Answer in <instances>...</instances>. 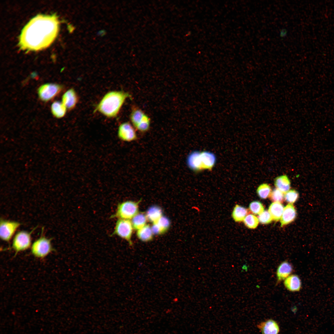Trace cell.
<instances>
[{"label":"cell","mask_w":334,"mask_h":334,"mask_svg":"<svg viewBox=\"0 0 334 334\" xmlns=\"http://www.w3.org/2000/svg\"><path fill=\"white\" fill-rule=\"evenodd\" d=\"M58 23L54 16L38 15L32 19L23 29L20 38L21 47L38 50L48 46L57 34Z\"/></svg>","instance_id":"6da1fadb"},{"label":"cell","mask_w":334,"mask_h":334,"mask_svg":"<svg viewBox=\"0 0 334 334\" xmlns=\"http://www.w3.org/2000/svg\"><path fill=\"white\" fill-rule=\"evenodd\" d=\"M130 94L123 91H111L106 93L96 106V110L106 117L112 118L118 115Z\"/></svg>","instance_id":"7a4b0ae2"},{"label":"cell","mask_w":334,"mask_h":334,"mask_svg":"<svg viewBox=\"0 0 334 334\" xmlns=\"http://www.w3.org/2000/svg\"><path fill=\"white\" fill-rule=\"evenodd\" d=\"M216 161L215 155L211 152L204 151H193L187 157L186 164L188 167L195 172L205 169H211Z\"/></svg>","instance_id":"3957f363"},{"label":"cell","mask_w":334,"mask_h":334,"mask_svg":"<svg viewBox=\"0 0 334 334\" xmlns=\"http://www.w3.org/2000/svg\"><path fill=\"white\" fill-rule=\"evenodd\" d=\"M52 239L41 235L32 244L31 251L32 255L35 257L43 259L54 251L51 243Z\"/></svg>","instance_id":"277c9868"},{"label":"cell","mask_w":334,"mask_h":334,"mask_svg":"<svg viewBox=\"0 0 334 334\" xmlns=\"http://www.w3.org/2000/svg\"><path fill=\"white\" fill-rule=\"evenodd\" d=\"M139 202L128 200L119 203L116 212L110 218L127 220L132 219L138 213Z\"/></svg>","instance_id":"5b68a950"},{"label":"cell","mask_w":334,"mask_h":334,"mask_svg":"<svg viewBox=\"0 0 334 334\" xmlns=\"http://www.w3.org/2000/svg\"><path fill=\"white\" fill-rule=\"evenodd\" d=\"M35 228L30 232L25 230L18 231L14 236L11 248L15 251V256L19 252L26 250L31 247V235Z\"/></svg>","instance_id":"8992f818"},{"label":"cell","mask_w":334,"mask_h":334,"mask_svg":"<svg viewBox=\"0 0 334 334\" xmlns=\"http://www.w3.org/2000/svg\"><path fill=\"white\" fill-rule=\"evenodd\" d=\"M133 229L131 222L129 220L119 219L116 222L111 236L117 235L125 240L130 245H132L131 238Z\"/></svg>","instance_id":"52a82bcc"},{"label":"cell","mask_w":334,"mask_h":334,"mask_svg":"<svg viewBox=\"0 0 334 334\" xmlns=\"http://www.w3.org/2000/svg\"><path fill=\"white\" fill-rule=\"evenodd\" d=\"M21 225L20 222L17 221L1 218L0 222L1 239L6 242H9Z\"/></svg>","instance_id":"ba28073f"},{"label":"cell","mask_w":334,"mask_h":334,"mask_svg":"<svg viewBox=\"0 0 334 334\" xmlns=\"http://www.w3.org/2000/svg\"><path fill=\"white\" fill-rule=\"evenodd\" d=\"M62 88V87L58 84H47L39 88L38 93L41 99L47 101L56 96L61 91Z\"/></svg>","instance_id":"9c48e42d"},{"label":"cell","mask_w":334,"mask_h":334,"mask_svg":"<svg viewBox=\"0 0 334 334\" xmlns=\"http://www.w3.org/2000/svg\"><path fill=\"white\" fill-rule=\"evenodd\" d=\"M117 134L120 139L126 142L135 141L138 138L135 129L128 122H124L119 125Z\"/></svg>","instance_id":"30bf717a"},{"label":"cell","mask_w":334,"mask_h":334,"mask_svg":"<svg viewBox=\"0 0 334 334\" xmlns=\"http://www.w3.org/2000/svg\"><path fill=\"white\" fill-rule=\"evenodd\" d=\"M257 327L262 334H278L280 331L277 323L272 319L260 323Z\"/></svg>","instance_id":"8fae6325"},{"label":"cell","mask_w":334,"mask_h":334,"mask_svg":"<svg viewBox=\"0 0 334 334\" xmlns=\"http://www.w3.org/2000/svg\"><path fill=\"white\" fill-rule=\"evenodd\" d=\"M297 216L296 211L292 204L289 203L284 208L280 219L281 226L288 225L295 219Z\"/></svg>","instance_id":"7c38bea8"},{"label":"cell","mask_w":334,"mask_h":334,"mask_svg":"<svg viewBox=\"0 0 334 334\" xmlns=\"http://www.w3.org/2000/svg\"><path fill=\"white\" fill-rule=\"evenodd\" d=\"M78 97L75 90L72 88L67 90L62 97V103L67 109H72L76 106L78 101Z\"/></svg>","instance_id":"4fadbf2b"},{"label":"cell","mask_w":334,"mask_h":334,"mask_svg":"<svg viewBox=\"0 0 334 334\" xmlns=\"http://www.w3.org/2000/svg\"><path fill=\"white\" fill-rule=\"evenodd\" d=\"M293 270L292 264L287 261L281 263L278 266L276 272L277 283L285 280L291 275Z\"/></svg>","instance_id":"5bb4252c"},{"label":"cell","mask_w":334,"mask_h":334,"mask_svg":"<svg viewBox=\"0 0 334 334\" xmlns=\"http://www.w3.org/2000/svg\"><path fill=\"white\" fill-rule=\"evenodd\" d=\"M284 284L286 289L292 292H298L302 288V282L297 275H290L285 280Z\"/></svg>","instance_id":"9a60e30c"},{"label":"cell","mask_w":334,"mask_h":334,"mask_svg":"<svg viewBox=\"0 0 334 334\" xmlns=\"http://www.w3.org/2000/svg\"><path fill=\"white\" fill-rule=\"evenodd\" d=\"M274 184L276 188L284 194L289 191L290 188V182L288 177L285 175L278 176L274 180Z\"/></svg>","instance_id":"2e32d148"},{"label":"cell","mask_w":334,"mask_h":334,"mask_svg":"<svg viewBox=\"0 0 334 334\" xmlns=\"http://www.w3.org/2000/svg\"><path fill=\"white\" fill-rule=\"evenodd\" d=\"M284 209V206L281 203L275 202L270 204L268 211L270 214L272 220L277 221L280 219Z\"/></svg>","instance_id":"e0dca14e"},{"label":"cell","mask_w":334,"mask_h":334,"mask_svg":"<svg viewBox=\"0 0 334 334\" xmlns=\"http://www.w3.org/2000/svg\"><path fill=\"white\" fill-rule=\"evenodd\" d=\"M146 215L147 219L154 223L162 216V211L159 206H153L148 208Z\"/></svg>","instance_id":"ac0fdd59"},{"label":"cell","mask_w":334,"mask_h":334,"mask_svg":"<svg viewBox=\"0 0 334 334\" xmlns=\"http://www.w3.org/2000/svg\"><path fill=\"white\" fill-rule=\"evenodd\" d=\"M147 115L138 108H134L130 114L131 124L135 128L143 121Z\"/></svg>","instance_id":"d6986e66"},{"label":"cell","mask_w":334,"mask_h":334,"mask_svg":"<svg viewBox=\"0 0 334 334\" xmlns=\"http://www.w3.org/2000/svg\"><path fill=\"white\" fill-rule=\"evenodd\" d=\"M247 214L248 210L246 208L236 204L233 209L232 216L235 221L241 222L243 221Z\"/></svg>","instance_id":"ffe728a7"},{"label":"cell","mask_w":334,"mask_h":334,"mask_svg":"<svg viewBox=\"0 0 334 334\" xmlns=\"http://www.w3.org/2000/svg\"><path fill=\"white\" fill-rule=\"evenodd\" d=\"M153 234L151 227L148 225H146L143 227L138 230L137 233V235L138 238L144 242L151 240L153 238Z\"/></svg>","instance_id":"44dd1931"},{"label":"cell","mask_w":334,"mask_h":334,"mask_svg":"<svg viewBox=\"0 0 334 334\" xmlns=\"http://www.w3.org/2000/svg\"><path fill=\"white\" fill-rule=\"evenodd\" d=\"M147 218L143 213H138L132 219L131 221L133 228L138 230L146 225Z\"/></svg>","instance_id":"7402d4cb"},{"label":"cell","mask_w":334,"mask_h":334,"mask_svg":"<svg viewBox=\"0 0 334 334\" xmlns=\"http://www.w3.org/2000/svg\"><path fill=\"white\" fill-rule=\"evenodd\" d=\"M67 108L62 102L55 101L52 105L51 110L53 115L56 117H63L66 113Z\"/></svg>","instance_id":"603a6c76"},{"label":"cell","mask_w":334,"mask_h":334,"mask_svg":"<svg viewBox=\"0 0 334 334\" xmlns=\"http://www.w3.org/2000/svg\"><path fill=\"white\" fill-rule=\"evenodd\" d=\"M271 192V187L266 183L260 185L257 190L258 195L262 199H266L269 197Z\"/></svg>","instance_id":"cb8c5ba5"},{"label":"cell","mask_w":334,"mask_h":334,"mask_svg":"<svg viewBox=\"0 0 334 334\" xmlns=\"http://www.w3.org/2000/svg\"><path fill=\"white\" fill-rule=\"evenodd\" d=\"M243 221L245 225L251 229L255 228L257 226L259 222L258 218L251 214L247 215Z\"/></svg>","instance_id":"d4e9b609"},{"label":"cell","mask_w":334,"mask_h":334,"mask_svg":"<svg viewBox=\"0 0 334 334\" xmlns=\"http://www.w3.org/2000/svg\"><path fill=\"white\" fill-rule=\"evenodd\" d=\"M159 227L161 234L165 232L170 226V221L169 219L162 216L156 223Z\"/></svg>","instance_id":"484cf974"},{"label":"cell","mask_w":334,"mask_h":334,"mask_svg":"<svg viewBox=\"0 0 334 334\" xmlns=\"http://www.w3.org/2000/svg\"><path fill=\"white\" fill-rule=\"evenodd\" d=\"M269 197L274 202L282 203L284 200V194L278 189L275 188L271 192Z\"/></svg>","instance_id":"4316f807"},{"label":"cell","mask_w":334,"mask_h":334,"mask_svg":"<svg viewBox=\"0 0 334 334\" xmlns=\"http://www.w3.org/2000/svg\"><path fill=\"white\" fill-rule=\"evenodd\" d=\"M299 194L297 191L294 190H291L284 194V199L289 203H295L298 199Z\"/></svg>","instance_id":"83f0119b"},{"label":"cell","mask_w":334,"mask_h":334,"mask_svg":"<svg viewBox=\"0 0 334 334\" xmlns=\"http://www.w3.org/2000/svg\"><path fill=\"white\" fill-rule=\"evenodd\" d=\"M249 209L253 214L259 215L264 211L262 204L258 201H254L251 202L249 205Z\"/></svg>","instance_id":"f1b7e54d"},{"label":"cell","mask_w":334,"mask_h":334,"mask_svg":"<svg viewBox=\"0 0 334 334\" xmlns=\"http://www.w3.org/2000/svg\"><path fill=\"white\" fill-rule=\"evenodd\" d=\"M150 119L147 115L135 129L141 133L146 132L150 128Z\"/></svg>","instance_id":"f546056e"},{"label":"cell","mask_w":334,"mask_h":334,"mask_svg":"<svg viewBox=\"0 0 334 334\" xmlns=\"http://www.w3.org/2000/svg\"><path fill=\"white\" fill-rule=\"evenodd\" d=\"M259 222L261 223L267 224L271 223L272 220V217L267 211H264L262 213L259 215L258 217Z\"/></svg>","instance_id":"4dcf8cb0"},{"label":"cell","mask_w":334,"mask_h":334,"mask_svg":"<svg viewBox=\"0 0 334 334\" xmlns=\"http://www.w3.org/2000/svg\"><path fill=\"white\" fill-rule=\"evenodd\" d=\"M287 30L286 29H281L280 32V37H285L287 35Z\"/></svg>","instance_id":"1f68e13d"}]
</instances>
